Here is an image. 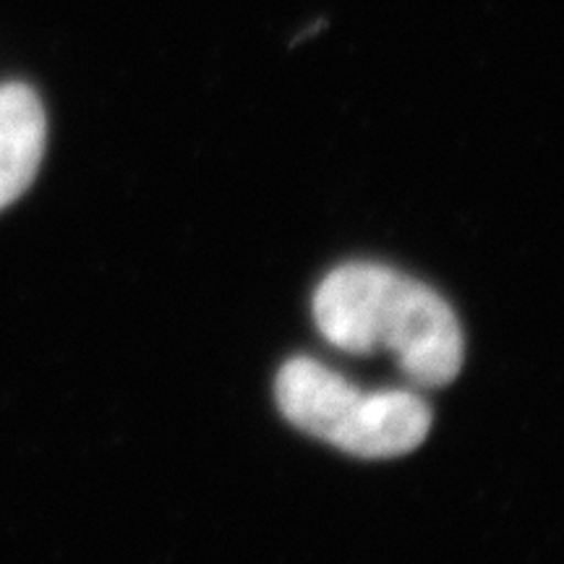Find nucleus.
<instances>
[{"label": "nucleus", "mask_w": 564, "mask_h": 564, "mask_svg": "<svg viewBox=\"0 0 564 564\" xmlns=\"http://www.w3.org/2000/svg\"><path fill=\"white\" fill-rule=\"evenodd\" d=\"M314 322L324 340L352 356L392 352L421 387L449 384L463 369V329L449 303L390 267L352 262L329 272L314 293Z\"/></svg>", "instance_id": "nucleus-1"}, {"label": "nucleus", "mask_w": 564, "mask_h": 564, "mask_svg": "<svg viewBox=\"0 0 564 564\" xmlns=\"http://www.w3.org/2000/svg\"><path fill=\"white\" fill-rule=\"evenodd\" d=\"M274 394L295 429L369 460L413 453L432 429V408L415 392H366L312 358L282 366Z\"/></svg>", "instance_id": "nucleus-2"}, {"label": "nucleus", "mask_w": 564, "mask_h": 564, "mask_svg": "<svg viewBox=\"0 0 564 564\" xmlns=\"http://www.w3.org/2000/svg\"><path fill=\"white\" fill-rule=\"evenodd\" d=\"M47 118L30 84L9 82L0 87V209L11 207L32 181L45 158Z\"/></svg>", "instance_id": "nucleus-3"}]
</instances>
